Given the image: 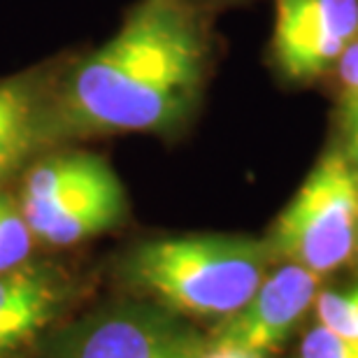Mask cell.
I'll return each mask as SVG.
<instances>
[{"instance_id":"1","label":"cell","mask_w":358,"mask_h":358,"mask_svg":"<svg viewBox=\"0 0 358 358\" xmlns=\"http://www.w3.org/2000/svg\"><path fill=\"white\" fill-rule=\"evenodd\" d=\"M212 19L189 0H138L103 45L56 56L45 110L49 149L112 135H182L217 66Z\"/></svg>"},{"instance_id":"2","label":"cell","mask_w":358,"mask_h":358,"mask_svg":"<svg viewBox=\"0 0 358 358\" xmlns=\"http://www.w3.org/2000/svg\"><path fill=\"white\" fill-rule=\"evenodd\" d=\"M266 240L228 233L145 238L114 263L119 284L179 317L224 321L242 310L272 268Z\"/></svg>"},{"instance_id":"3","label":"cell","mask_w":358,"mask_h":358,"mask_svg":"<svg viewBox=\"0 0 358 358\" xmlns=\"http://www.w3.org/2000/svg\"><path fill=\"white\" fill-rule=\"evenodd\" d=\"M35 242L70 249L117 231L131 214L110 161L77 145L52 147L28 163L14 189Z\"/></svg>"},{"instance_id":"4","label":"cell","mask_w":358,"mask_h":358,"mask_svg":"<svg viewBox=\"0 0 358 358\" xmlns=\"http://www.w3.org/2000/svg\"><path fill=\"white\" fill-rule=\"evenodd\" d=\"M272 259L326 277L358 249V175L345 149L333 147L289 200L266 238Z\"/></svg>"},{"instance_id":"5","label":"cell","mask_w":358,"mask_h":358,"mask_svg":"<svg viewBox=\"0 0 358 358\" xmlns=\"http://www.w3.org/2000/svg\"><path fill=\"white\" fill-rule=\"evenodd\" d=\"M205 345L179 314L135 298L49 333L42 358H200Z\"/></svg>"},{"instance_id":"6","label":"cell","mask_w":358,"mask_h":358,"mask_svg":"<svg viewBox=\"0 0 358 358\" xmlns=\"http://www.w3.org/2000/svg\"><path fill=\"white\" fill-rule=\"evenodd\" d=\"M270 61L289 84H314L358 38V0H272Z\"/></svg>"},{"instance_id":"7","label":"cell","mask_w":358,"mask_h":358,"mask_svg":"<svg viewBox=\"0 0 358 358\" xmlns=\"http://www.w3.org/2000/svg\"><path fill=\"white\" fill-rule=\"evenodd\" d=\"M319 282L321 277L303 266L275 261L249 303L219 321L207 338L270 356L291 338L300 319L314 305Z\"/></svg>"},{"instance_id":"8","label":"cell","mask_w":358,"mask_h":358,"mask_svg":"<svg viewBox=\"0 0 358 358\" xmlns=\"http://www.w3.org/2000/svg\"><path fill=\"white\" fill-rule=\"evenodd\" d=\"M75 293V275L52 261L0 272V358H26L42 347Z\"/></svg>"},{"instance_id":"9","label":"cell","mask_w":358,"mask_h":358,"mask_svg":"<svg viewBox=\"0 0 358 358\" xmlns=\"http://www.w3.org/2000/svg\"><path fill=\"white\" fill-rule=\"evenodd\" d=\"M56 59L0 80V189L47 152L45 110Z\"/></svg>"},{"instance_id":"10","label":"cell","mask_w":358,"mask_h":358,"mask_svg":"<svg viewBox=\"0 0 358 358\" xmlns=\"http://www.w3.org/2000/svg\"><path fill=\"white\" fill-rule=\"evenodd\" d=\"M38 247L14 191L10 186L0 189V272H10L33 261Z\"/></svg>"},{"instance_id":"11","label":"cell","mask_w":358,"mask_h":358,"mask_svg":"<svg viewBox=\"0 0 358 358\" xmlns=\"http://www.w3.org/2000/svg\"><path fill=\"white\" fill-rule=\"evenodd\" d=\"M317 319L328 331L358 340V284L345 291H324L317 300Z\"/></svg>"},{"instance_id":"12","label":"cell","mask_w":358,"mask_h":358,"mask_svg":"<svg viewBox=\"0 0 358 358\" xmlns=\"http://www.w3.org/2000/svg\"><path fill=\"white\" fill-rule=\"evenodd\" d=\"M298 358H358V340L342 338L317 324L300 342Z\"/></svg>"},{"instance_id":"13","label":"cell","mask_w":358,"mask_h":358,"mask_svg":"<svg viewBox=\"0 0 358 358\" xmlns=\"http://www.w3.org/2000/svg\"><path fill=\"white\" fill-rule=\"evenodd\" d=\"M328 77H333L342 105L358 103V38L340 56L338 66L333 68V73Z\"/></svg>"},{"instance_id":"14","label":"cell","mask_w":358,"mask_h":358,"mask_svg":"<svg viewBox=\"0 0 358 358\" xmlns=\"http://www.w3.org/2000/svg\"><path fill=\"white\" fill-rule=\"evenodd\" d=\"M342 149L358 175V103L342 105Z\"/></svg>"},{"instance_id":"15","label":"cell","mask_w":358,"mask_h":358,"mask_svg":"<svg viewBox=\"0 0 358 358\" xmlns=\"http://www.w3.org/2000/svg\"><path fill=\"white\" fill-rule=\"evenodd\" d=\"M200 358H268L266 354L249 352V349L235 347V345H224V342H212L207 338V345L203 349Z\"/></svg>"},{"instance_id":"16","label":"cell","mask_w":358,"mask_h":358,"mask_svg":"<svg viewBox=\"0 0 358 358\" xmlns=\"http://www.w3.org/2000/svg\"><path fill=\"white\" fill-rule=\"evenodd\" d=\"M189 3L198 5L200 10H205V12H212V14H217L219 10H224V7H231V5H240V3H247V0H189Z\"/></svg>"}]
</instances>
